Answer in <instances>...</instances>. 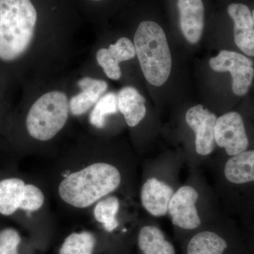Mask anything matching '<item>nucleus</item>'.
<instances>
[{
    "mask_svg": "<svg viewBox=\"0 0 254 254\" xmlns=\"http://www.w3.org/2000/svg\"><path fill=\"white\" fill-rule=\"evenodd\" d=\"M21 241L19 233L15 229H3L0 231V254H18Z\"/></svg>",
    "mask_w": 254,
    "mask_h": 254,
    "instance_id": "5701e85b",
    "label": "nucleus"
},
{
    "mask_svg": "<svg viewBox=\"0 0 254 254\" xmlns=\"http://www.w3.org/2000/svg\"><path fill=\"white\" fill-rule=\"evenodd\" d=\"M26 186L24 180L18 177L0 180V215L11 216L20 210Z\"/></svg>",
    "mask_w": 254,
    "mask_h": 254,
    "instance_id": "f3484780",
    "label": "nucleus"
},
{
    "mask_svg": "<svg viewBox=\"0 0 254 254\" xmlns=\"http://www.w3.org/2000/svg\"><path fill=\"white\" fill-rule=\"evenodd\" d=\"M121 182V174L115 165L95 162L64 177L58 195L73 208H89L118 190Z\"/></svg>",
    "mask_w": 254,
    "mask_h": 254,
    "instance_id": "f03ea898",
    "label": "nucleus"
},
{
    "mask_svg": "<svg viewBox=\"0 0 254 254\" xmlns=\"http://www.w3.org/2000/svg\"><path fill=\"white\" fill-rule=\"evenodd\" d=\"M137 244L141 254H177L173 244L154 225H145L140 229Z\"/></svg>",
    "mask_w": 254,
    "mask_h": 254,
    "instance_id": "a211bd4d",
    "label": "nucleus"
},
{
    "mask_svg": "<svg viewBox=\"0 0 254 254\" xmlns=\"http://www.w3.org/2000/svg\"><path fill=\"white\" fill-rule=\"evenodd\" d=\"M182 34L191 44L200 41L204 28V6L202 0H177Z\"/></svg>",
    "mask_w": 254,
    "mask_h": 254,
    "instance_id": "ddd939ff",
    "label": "nucleus"
},
{
    "mask_svg": "<svg viewBox=\"0 0 254 254\" xmlns=\"http://www.w3.org/2000/svg\"><path fill=\"white\" fill-rule=\"evenodd\" d=\"M136 56L134 45L128 38H120L108 48H101L97 52L96 60L98 64L110 79H120L122 71L120 64L132 60Z\"/></svg>",
    "mask_w": 254,
    "mask_h": 254,
    "instance_id": "9b49d317",
    "label": "nucleus"
},
{
    "mask_svg": "<svg viewBox=\"0 0 254 254\" xmlns=\"http://www.w3.org/2000/svg\"><path fill=\"white\" fill-rule=\"evenodd\" d=\"M92 1H100V0H92Z\"/></svg>",
    "mask_w": 254,
    "mask_h": 254,
    "instance_id": "bb28decb",
    "label": "nucleus"
},
{
    "mask_svg": "<svg viewBox=\"0 0 254 254\" xmlns=\"http://www.w3.org/2000/svg\"><path fill=\"white\" fill-rule=\"evenodd\" d=\"M252 16H253L254 21V10L252 11Z\"/></svg>",
    "mask_w": 254,
    "mask_h": 254,
    "instance_id": "a878e982",
    "label": "nucleus"
},
{
    "mask_svg": "<svg viewBox=\"0 0 254 254\" xmlns=\"http://www.w3.org/2000/svg\"><path fill=\"white\" fill-rule=\"evenodd\" d=\"M198 199V193L193 187H180L174 193L168 212L175 226L186 231H194L201 225L195 203Z\"/></svg>",
    "mask_w": 254,
    "mask_h": 254,
    "instance_id": "1a4fd4ad",
    "label": "nucleus"
},
{
    "mask_svg": "<svg viewBox=\"0 0 254 254\" xmlns=\"http://www.w3.org/2000/svg\"><path fill=\"white\" fill-rule=\"evenodd\" d=\"M209 65L217 72H230L232 89L235 95L243 96L249 92L254 78V63L237 52L222 50L209 60Z\"/></svg>",
    "mask_w": 254,
    "mask_h": 254,
    "instance_id": "0eeeda50",
    "label": "nucleus"
},
{
    "mask_svg": "<svg viewBox=\"0 0 254 254\" xmlns=\"http://www.w3.org/2000/svg\"><path fill=\"white\" fill-rule=\"evenodd\" d=\"M215 140L230 157L250 149V138L242 115L237 112H230L217 119Z\"/></svg>",
    "mask_w": 254,
    "mask_h": 254,
    "instance_id": "6e6552de",
    "label": "nucleus"
},
{
    "mask_svg": "<svg viewBox=\"0 0 254 254\" xmlns=\"http://www.w3.org/2000/svg\"><path fill=\"white\" fill-rule=\"evenodd\" d=\"M1 90V89H0ZM1 91H0V112H1ZM0 116H1V113H0Z\"/></svg>",
    "mask_w": 254,
    "mask_h": 254,
    "instance_id": "393cba45",
    "label": "nucleus"
},
{
    "mask_svg": "<svg viewBox=\"0 0 254 254\" xmlns=\"http://www.w3.org/2000/svg\"><path fill=\"white\" fill-rule=\"evenodd\" d=\"M133 45L145 79L153 86H163L172 68L171 53L163 28L154 21H142L135 33Z\"/></svg>",
    "mask_w": 254,
    "mask_h": 254,
    "instance_id": "7ed1b4c3",
    "label": "nucleus"
},
{
    "mask_svg": "<svg viewBox=\"0 0 254 254\" xmlns=\"http://www.w3.org/2000/svg\"><path fill=\"white\" fill-rule=\"evenodd\" d=\"M119 112L118 94L114 92L105 93L93 107L89 115V123L95 128H104L108 116Z\"/></svg>",
    "mask_w": 254,
    "mask_h": 254,
    "instance_id": "aec40b11",
    "label": "nucleus"
},
{
    "mask_svg": "<svg viewBox=\"0 0 254 254\" xmlns=\"http://www.w3.org/2000/svg\"><path fill=\"white\" fill-rule=\"evenodd\" d=\"M119 112L130 127L138 125L146 115L144 97L134 87L125 86L118 94Z\"/></svg>",
    "mask_w": 254,
    "mask_h": 254,
    "instance_id": "dca6fc26",
    "label": "nucleus"
},
{
    "mask_svg": "<svg viewBox=\"0 0 254 254\" xmlns=\"http://www.w3.org/2000/svg\"><path fill=\"white\" fill-rule=\"evenodd\" d=\"M227 12L234 21V39L239 49L247 56L254 57V21L247 5L232 3Z\"/></svg>",
    "mask_w": 254,
    "mask_h": 254,
    "instance_id": "f8f14e48",
    "label": "nucleus"
},
{
    "mask_svg": "<svg viewBox=\"0 0 254 254\" xmlns=\"http://www.w3.org/2000/svg\"><path fill=\"white\" fill-rule=\"evenodd\" d=\"M120 207V200L115 195H108L95 203L93 216L97 222L101 224L105 231L113 232L118 228Z\"/></svg>",
    "mask_w": 254,
    "mask_h": 254,
    "instance_id": "6ab92c4d",
    "label": "nucleus"
},
{
    "mask_svg": "<svg viewBox=\"0 0 254 254\" xmlns=\"http://www.w3.org/2000/svg\"><path fill=\"white\" fill-rule=\"evenodd\" d=\"M224 176L235 190L243 212L254 211V148L230 157L224 166Z\"/></svg>",
    "mask_w": 254,
    "mask_h": 254,
    "instance_id": "39448f33",
    "label": "nucleus"
},
{
    "mask_svg": "<svg viewBox=\"0 0 254 254\" xmlns=\"http://www.w3.org/2000/svg\"><path fill=\"white\" fill-rule=\"evenodd\" d=\"M174 193L173 189L168 184L150 177L142 186V205L153 216H165L168 213L169 204Z\"/></svg>",
    "mask_w": 254,
    "mask_h": 254,
    "instance_id": "4468645a",
    "label": "nucleus"
},
{
    "mask_svg": "<svg viewBox=\"0 0 254 254\" xmlns=\"http://www.w3.org/2000/svg\"><path fill=\"white\" fill-rule=\"evenodd\" d=\"M248 254H254V225L249 228L248 231L244 235Z\"/></svg>",
    "mask_w": 254,
    "mask_h": 254,
    "instance_id": "b1692460",
    "label": "nucleus"
},
{
    "mask_svg": "<svg viewBox=\"0 0 254 254\" xmlns=\"http://www.w3.org/2000/svg\"><path fill=\"white\" fill-rule=\"evenodd\" d=\"M96 244L91 232H73L63 242L60 254H93Z\"/></svg>",
    "mask_w": 254,
    "mask_h": 254,
    "instance_id": "412c9836",
    "label": "nucleus"
},
{
    "mask_svg": "<svg viewBox=\"0 0 254 254\" xmlns=\"http://www.w3.org/2000/svg\"><path fill=\"white\" fill-rule=\"evenodd\" d=\"M217 119L215 114L201 105L192 107L187 112L186 122L194 132L195 150L198 155L207 156L215 149Z\"/></svg>",
    "mask_w": 254,
    "mask_h": 254,
    "instance_id": "9d476101",
    "label": "nucleus"
},
{
    "mask_svg": "<svg viewBox=\"0 0 254 254\" xmlns=\"http://www.w3.org/2000/svg\"><path fill=\"white\" fill-rule=\"evenodd\" d=\"M45 195L43 190L33 184H26L20 210L26 213H34L43 206Z\"/></svg>",
    "mask_w": 254,
    "mask_h": 254,
    "instance_id": "4be33fe9",
    "label": "nucleus"
},
{
    "mask_svg": "<svg viewBox=\"0 0 254 254\" xmlns=\"http://www.w3.org/2000/svg\"><path fill=\"white\" fill-rule=\"evenodd\" d=\"M185 254H248L244 236L235 231L226 233L202 230L189 239Z\"/></svg>",
    "mask_w": 254,
    "mask_h": 254,
    "instance_id": "423d86ee",
    "label": "nucleus"
},
{
    "mask_svg": "<svg viewBox=\"0 0 254 254\" xmlns=\"http://www.w3.org/2000/svg\"><path fill=\"white\" fill-rule=\"evenodd\" d=\"M64 92L49 91L37 99L28 109L24 120L26 131L36 141L55 138L67 123L69 105Z\"/></svg>",
    "mask_w": 254,
    "mask_h": 254,
    "instance_id": "20e7f679",
    "label": "nucleus"
},
{
    "mask_svg": "<svg viewBox=\"0 0 254 254\" xmlns=\"http://www.w3.org/2000/svg\"><path fill=\"white\" fill-rule=\"evenodd\" d=\"M78 86L81 91L68 102L70 113L75 117L84 115L94 107L108 88L106 81L91 77L82 78Z\"/></svg>",
    "mask_w": 254,
    "mask_h": 254,
    "instance_id": "2eb2a0df",
    "label": "nucleus"
},
{
    "mask_svg": "<svg viewBox=\"0 0 254 254\" xmlns=\"http://www.w3.org/2000/svg\"><path fill=\"white\" fill-rule=\"evenodd\" d=\"M37 21L31 0H0V76L11 74L27 54Z\"/></svg>",
    "mask_w": 254,
    "mask_h": 254,
    "instance_id": "f257e3e1",
    "label": "nucleus"
}]
</instances>
